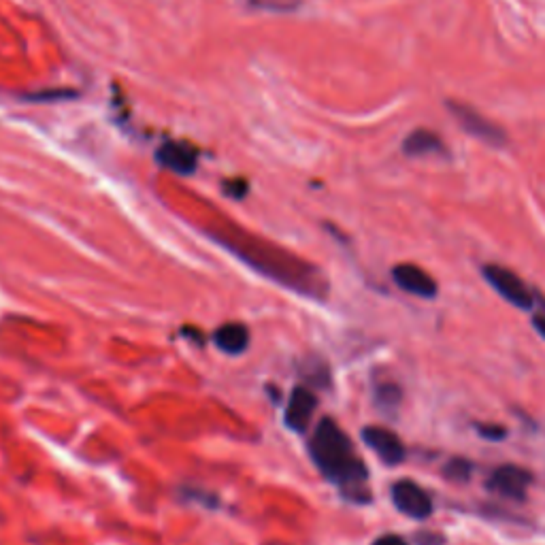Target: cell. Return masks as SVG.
Wrapping results in <instances>:
<instances>
[{
  "label": "cell",
  "instance_id": "1",
  "mask_svg": "<svg viewBox=\"0 0 545 545\" xmlns=\"http://www.w3.org/2000/svg\"><path fill=\"white\" fill-rule=\"evenodd\" d=\"M211 237L224 245L228 252L247 262V267H252L264 277L275 279L277 284L290 288L292 292L309 296V299H324L328 294V282L318 267L279 250V247L233 233V230L211 233Z\"/></svg>",
  "mask_w": 545,
  "mask_h": 545
},
{
  "label": "cell",
  "instance_id": "2",
  "mask_svg": "<svg viewBox=\"0 0 545 545\" xmlns=\"http://www.w3.org/2000/svg\"><path fill=\"white\" fill-rule=\"evenodd\" d=\"M309 454L320 473L335 484L345 497L356 503H367L369 471L356 454L354 443L333 418H322L309 439Z\"/></svg>",
  "mask_w": 545,
  "mask_h": 545
},
{
  "label": "cell",
  "instance_id": "3",
  "mask_svg": "<svg viewBox=\"0 0 545 545\" xmlns=\"http://www.w3.org/2000/svg\"><path fill=\"white\" fill-rule=\"evenodd\" d=\"M484 277L486 282L514 307L528 311L535 305L533 290L528 288L514 271L501 267V264H486Z\"/></svg>",
  "mask_w": 545,
  "mask_h": 545
},
{
  "label": "cell",
  "instance_id": "4",
  "mask_svg": "<svg viewBox=\"0 0 545 545\" xmlns=\"http://www.w3.org/2000/svg\"><path fill=\"white\" fill-rule=\"evenodd\" d=\"M448 109L452 111L456 122L465 128L471 137L480 139L492 147H503L507 143L505 130L499 124L490 122L486 115H482L477 109H473L465 103H456V101H450Z\"/></svg>",
  "mask_w": 545,
  "mask_h": 545
},
{
  "label": "cell",
  "instance_id": "5",
  "mask_svg": "<svg viewBox=\"0 0 545 545\" xmlns=\"http://www.w3.org/2000/svg\"><path fill=\"white\" fill-rule=\"evenodd\" d=\"M390 497L394 507L401 514L414 518V520H426L433 514V499L420 484L411 480H399L390 488Z\"/></svg>",
  "mask_w": 545,
  "mask_h": 545
},
{
  "label": "cell",
  "instance_id": "6",
  "mask_svg": "<svg viewBox=\"0 0 545 545\" xmlns=\"http://www.w3.org/2000/svg\"><path fill=\"white\" fill-rule=\"evenodd\" d=\"M533 475L518 465H503L494 469L488 477V490H492L499 497L511 499V501H524L528 484H531Z\"/></svg>",
  "mask_w": 545,
  "mask_h": 545
},
{
  "label": "cell",
  "instance_id": "7",
  "mask_svg": "<svg viewBox=\"0 0 545 545\" xmlns=\"http://www.w3.org/2000/svg\"><path fill=\"white\" fill-rule=\"evenodd\" d=\"M362 441H365L369 448L379 456V460L386 462V465H401L405 460L407 452L405 445L399 439V435L388 431L384 426H367L362 428Z\"/></svg>",
  "mask_w": 545,
  "mask_h": 545
},
{
  "label": "cell",
  "instance_id": "8",
  "mask_svg": "<svg viewBox=\"0 0 545 545\" xmlns=\"http://www.w3.org/2000/svg\"><path fill=\"white\" fill-rule=\"evenodd\" d=\"M318 409V399L307 386H296L290 394L284 411V424L290 428L292 433L303 435L307 426L311 424L313 411Z\"/></svg>",
  "mask_w": 545,
  "mask_h": 545
},
{
  "label": "cell",
  "instance_id": "9",
  "mask_svg": "<svg viewBox=\"0 0 545 545\" xmlns=\"http://www.w3.org/2000/svg\"><path fill=\"white\" fill-rule=\"evenodd\" d=\"M392 279L401 290L414 294V296H420V299H435L437 292H439L433 275L416 267V264H409V262L396 264V267L392 269Z\"/></svg>",
  "mask_w": 545,
  "mask_h": 545
},
{
  "label": "cell",
  "instance_id": "10",
  "mask_svg": "<svg viewBox=\"0 0 545 545\" xmlns=\"http://www.w3.org/2000/svg\"><path fill=\"white\" fill-rule=\"evenodd\" d=\"M158 164L179 175H192L198 167V154L192 145L184 141H167L156 152Z\"/></svg>",
  "mask_w": 545,
  "mask_h": 545
},
{
  "label": "cell",
  "instance_id": "11",
  "mask_svg": "<svg viewBox=\"0 0 545 545\" xmlns=\"http://www.w3.org/2000/svg\"><path fill=\"white\" fill-rule=\"evenodd\" d=\"M403 154L411 158H420V156H448V145L441 141V137L433 130L418 128L414 132H409L403 141Z\"/></svg>",
  "mask_w": 545,
  "mask_h": 545
},
{
  "label": "cell",
  "instance_id": "12",
  "mask_svg": "<svg viewBox=\"0 0 545 545\" xmlns=\"http://www.w3.org/2000/svg\"><path fill=\"white\" fill-rule=\"evenodd\" d=\"M213 343L224 354L239 356L250 345V328L241 322H226L222 324L216 333H213Z\"/></svg>",
  "mask_w": 545,
  "mask_h": 545
},
{
  "label": "cell",
  "instance_id": "13",
  "mask_svg": "<svg viewBox=\"0 0 545 545\" xmlns=\"http://www.w3.org/2000/svg\"><path fill=\"white\" fill-rule=\"evenodd\" d=\"M401 401H403V390L396 384L386 382L375 388V405L379 411H384V414L394 416L401 407Z\"/></svg>",
  "mask_w": 545,
  "mask_h": 545
},
{
  "label": "cell",
  "instance_id": "14",
  "mask_svg": "<svg viewBox=\"0 0 545 545\" xmlns=\"http://www.w3.org/2000/svg\"><path fill=\"white\" fill-rule=\"evenodd\" d=\"M471 473H473V465L467 458H452V460H448V465L443 467V475L448 477L450 482H456V484L469 482Z\"/></svg>",
  "mask_w": 545,
  "mask_h": 545
},
{
  "label": "cell",
  "instance_id": "15",
  "mask_svg": "<svg viewBox=\"0 0 545 545\" xmlns=\"http://www.w3.org/2000/svg\"><path fill=\"white\" fill-rule=\"evenodd\" d=\"M475 431L490 441H501L507 437V428L499 424H475Z\"/></svg>",
  "mask_w": 545,
  "mask_h": 545
},
{
  "label": "cell",
  "instance_id": "16",
  "mask_svg": "<svg viewBox=\"0 0 545 545\" xmlns=\"http://www.w3.org/2000/svg\"><path fill=\"white\" fill-rule=\"evenodd\" d=\"M224 188H226V194H228V196H233V198H243V196L247 194V190H250V188H247L245 181H241V179L226 181Z\"/></svg>",
  "mask_w": 545,
  "mask_h": 545
},
{
  "label": "cell",
  "instance_id": "17",
  "mask_svg": "<svg viewBox=\"0 0 545 545\" xmlns=\"http://www.w3.org/2000/svg\"><path fill=\"white\" fill-rule=\"evenodd\" d=\"M416 543L418 545H443L445 539H443V535H437V533H420L416 537Z\"/></svg>",
  "mask_w": 545,
  "mask_h": 545
},
{
  "label": "cell",
  "instance_id": "18",
  "mask_svg": "<svg viewBox=\"0 0 545 545\" xmlns=\"http://www.w3.org/2000/svg\"><path fill=\"white\" fill-rule=\"evenodd\" d=\"M371 545H409L401 535H382L375 539Z\"/></svg>",
  "mask_w": 545,
  "mask_h": 545
},
{
  "label": "cell",
  "instance_id": "19",
  "mask_svg": "<svg viewBox=\"0 0 545 545\" xmlns=\"http://www.w3.org/2000/svg\"><path fill=\"white\" fill-rule=\"evenodd\" d=\"M533 326H535L537 333L545 339V311L535 313V316H533Z\"/></svg>",
  "mask_w": 545,
  "mask_h": 545
}]
</instances>
